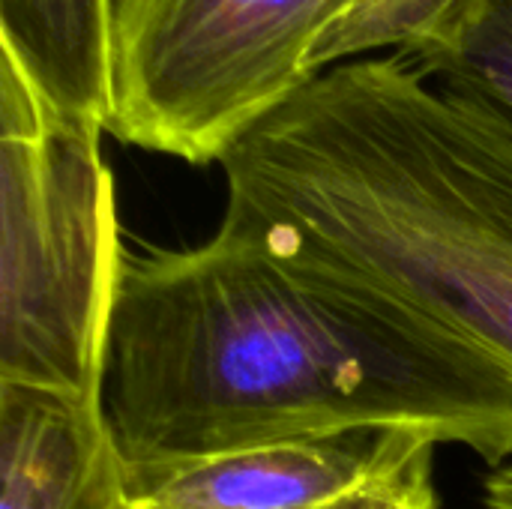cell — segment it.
<instances>
[{"instance_id":"cell-1","label":"cell","mask_w":512,"mask_h":509,"mask_svg":"<svg viewBox=\"0 0 512 509\" xmlns=\"http://www.w3.org/2000/svg\"><path fill=\"white\" fill-rule=\"evenodd\" d=\"M102 411L126 468L363 429L512 462L507 369L222 228L189 249L123 243Z\"/></svg>"},{"instance_id":"cell-2","label":"cell","mask_w":512,"mask_h":509,"mask_svg":"<svg viewBox=\"0 0 512 509\" xmlns=\"http://www.w3.org/2000/svg\"><path fill=\"white\" fill-rule=\"evenodd\" d=\"M219 228L512 375V126L402 57L327 69L219 162Z\"/></svg>"},{"instance_id":"cell-3","label":"cell","mask_w":512,"mask_h":509,"mask_svg":"<svg viewBox=\"0 0 512 509\" xmlns=\"http://www.w3.org/2000/svg\"><path fill=\"white\" fill-rule=\"evenodd\" d=\"M102 135L0 51V384L102 402L126 243Z\"/></svg>"},{"instance_id":"cell-4","label":"cell","mask_w":512,"mask_h":509,"mask_svg":"<svg viewBox=\"0 0 512 509\" xmlns=\"http://www.w3.org/2000/svg\"><path fill=\"white\" fill-rule=\"evenodd\" d=\"M369 0H117L105 135L219 165L267 114L336 66Z\"/></svg>"},{"instance_id":"cell-5","label":"cell","mask_w":512,"mask_h":509,"mask_svg":"<svg viewBox=\"0 0 512 509\" xmlns=\"http://www.w3.org/2000/svg\"><path fill=\"white\" fill-rule=\"evenodd\" d=\"M438 444L408 429L279 441L240 453L126 468L135 504L159 509H324L378 486Z\"/></svg>"},{"instance_id":"cell-6","label":"cell","mask_w":512,"mask_h":509,"mask_svg":"<svg viewBox=\"0 0 512 509\" xmlns=\"http://www.w3.org/2000/svg\"><path fill=\"white\" fill-rule=\"evenodd\" d=\"M0 509H138L102 402L0 384Z\"/></svg>"},{"instance_id":"cell-7","label":"cell","mask_w":512,"mask_h":509,"mask_svg":"<svg viewBox=\"0 0 512 509\" xmlns=\"http://www.w3.org/2000/svg\"><path fill=\"white\" fill-rule=\"evenodd\" d=\"M117 0H0V51L72 117L105 126Z\"/></svg>"},{"instance_id":"cell-8","label":"cell","mask_w":512,"mask_h":509,"mask_svg":"<svg viewBox=\"0 0 512 509\" xmlns=\"http://www.w3.org/2000/svg\"><path fill=\"white\" fill-rule=\"evenodd\" d=\"M402 60L438 90L512 126V0H456Z\"/></svg>"},{"instance_id":"cell-9","label":"cell","mask_w":512,"mask_h":509,"mask_svg":"<svg viewBox=\"0 0 512 509\" xmlns=\"http://www.w3.org/2000/svg\"><path fill=\"white\" fill-rule=\"evenodd\" d=\"M327 509H438L435 489V453L423 456L402 474L369 486Z\"/></svg>"},{"instance_id":"cell-10","label":"cell","mask_w":512,"mask_h":509,"mask_svg":"<svg viewBox=\"0 0 512 509\" xmlns=\"http://www.w3.org/2000/svg\"><path fill=\"white\" fill-rule=\"evenodd\" d=\"M483 509H512V462L492 468L483 480Z\"/></svg>"},{"instance_id":"cell-11","label":"cell","mask_w":512,"mask_h":509,"mask_svg":"<svg viewBox=\"0 0 512 509\" xmlns=\"http://www.w3.org/2000/svg\"><path fill=\"white\" fill-rule=\"evenodd\" d=\"M330 507H333V504H330ZM138 509H159V507H147V504H138ZM327 509V507H324Z\"/></svg>"}]
</instances>
